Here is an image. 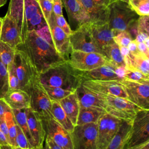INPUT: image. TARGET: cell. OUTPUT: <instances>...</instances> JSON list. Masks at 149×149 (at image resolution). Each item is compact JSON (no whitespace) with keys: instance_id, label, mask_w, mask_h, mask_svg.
<instances>
[{"instance_id":"61","label":"cell","mask_w":149,"mask_h":149,"mask_svg":"<svg viewBox=\"0 0 149 149\" xmlns=\"http://www.w3.org/2000/svg\"><path fill=\"white\" fill-rule=\"evenodd\" d=\"M49 1H52V0H49Z\"/></svg>"},{"instance_id":"28","label":"cell","mask_w":149,"mask_h":149,"mask_svg":"<svg viewBox=\"0 0 149 149\" xmlns=\"http://www.w3.org/2000/svg\"><path fill=\"white\" fill-rule=\"evenodd\" d=\"M109 115L104 114L97 122V149H106L109 144L108 140V123Z\"/></svg>"},{"instance_id":"32","label":"cell","mask_w":149,"mask_h":149,"mask_svg":"<svg viewBox=\"0 0 149 149\" xmlns=\"http://www.w3.org/2000/svg\"><path fill=\"white\" fill-rule=\"evenodd\" d=\"M5 119L8 131V144L12 147H16L15 139L17 132V124L12 110L5 114Z\"/></svg>"},{"instance_id":"54","label":"cell","mask_w":149,"mask_h":149,"mask_svg":"<svg viewBox=\"0 0 149 149\" xmlns=\"http://www.w3.org/2000/svg\"><path fill=\"white\" fill-rule=\"evenodd\" d=\"M35 149H49V148L48 146L47 145V144L45 142V144L42 147H41L40 148H35Z\"/></svg>"},{"instance_id":"2","label":"cell","mask_w":149,"mask_h":149,"mask_svg":"<svg viewBox=\"0 0 149 149\" xmlns=\"http://www.w3.org/2000/svg\"><path fill=\"white\" fill-rule=\"evenodd\" d=\"M39 81L43 85L74 91L82 84L83 79L80 71L74 69L68 61H65L40 73Z\"/></svg>"},{"instance_id":"29","label":"cell","mask_w":149,"mask_h":149,"mask_svg":"<svg viewBox=\"0 0 149 149\" xmlns=\"http://www.w3.org/2000/svg\"><path fill=\"white\" fill-rule=\"evenodd\" d=\"M106 113L105 111L100 109L80 108L76 125L97 123L100 118Z\"/></svg>"},{"instance_id":"13","label":"cell","mask_w":149,"mask_h":149,"mask_svg":"<svg viewBox=\"0 0 149 149\" xmlns=\"http://www.w3.org/2000/svg\"><path fill=\"white\" fill-rule=\"evenodd\" d=\"M46 136L62 149H73L70 134L53 118L42 119Z\"/></svg>"},{"instance_id":"49","label":"cell","mask_w":149,"mask_h":149,"mask_svg":"<svg viewBox=\"0 0 149 149\" xmlns=\"http://www.w3.org/2000/svg\"><path fill=\"white\" fill-rule=\"evenodd\" d=\"M45 142L47 144L49 149H62L61 147H59L58 146H57L55 143H54L52 141V140L47 136L45 137Z\"/></svg>"},{"instance_id":"53","label":"cell","mask_w":149,"mask_h":149,"mask_svg":"<svg viewBox=\"0 0 149 149\" xmlns=\"http://www.w3.org/2000/svg\"><path fill=\"white\" fill-rule=\"evenodd\" d=\"M9 145L8 139L5 134L0 130V146Z\"/></svg>"},{"instance_id":"11","label":"cell","mask_w":149,"mask_h":149,"mask_svg":"<svg viewBox=\"0 0 149 149\" xmlns=\"http://www.w3.org/2000/svg\"><path fill=\"white\" fill-rule=\"evenodd\" d=\"M30 108L37 113L42 119L52 118L51 113V100L39 80L31 88Z\"/></svg>"},{"instance_id":"5","label":"cell","mask_w":149,"mask_h":149,"mask_svg":"<svg viewBox=\"0 0 149 149\" xmlns=\"http://www.w3.org/2000/svg\"><path fill=\"white\" fill-rule=\"evenodd\" d=\"M96 94L105 104V111L108 114L124 121L132 122L137 113L143 109L127 98Z\"/></svg>"},{"instance_id":"27","label":"cell","mask_w":149,"mask_h":149,"mask_svg":"<svg viewBox=\"0 0 149 149\" xmlns=\"http://www.w3.org/2000/svg\"><path fill=\"white\" fill-rule=\"evenodd\" d=\"M102 55L107 61L116 69L125 68L124 58L122 55L119 47L113 42L102 48Z\"/></svg>"},{"instance_id":"12","label":"cell","mask_w":149,"mask_h":149,"mask_svg":"<svg viewBox=\"0 0 149 149\" xmlns=\"http://www.w3.org/2000/svg\"><path fill=\"white\" fill-rule=\"evenodd\" d=\"M127 98L143 109L149 110V82H136L121 79Z\"/></svg>"},{"instance_id":"33","label":"cell","mask_w":149,"mask_h":149,"mask_svg":"<svg viewBox=\"0 0 149 149\" xmlns=\"http://www.w3.org/2000/svg\"><path fill=\"white\" fill-rule=\"evenodd\" d=\"M16 48L0 40V59L8 68L13 62Z\"/></svg>"},{"instance_id":"3","label":"cell","mask_w":149,"mask_h":149,"mask_svg":"<svg viewBox=\"0 0 149 149\" xmlns=\"http://www.w3.org/2000/svg\"><path fill=\"white\" fill-rule=\"evenodd\" d=\"M6 15L15 22L22 43L28 33V22L42 13L36 0H10Z\"/></svg>"},{"instance_id":"38","label":"cell","mask_w":149,"mask_h":149,"mask_svg":"<svg viewBox=\"0 0 149 149\" xmlns=\"http://www.w3.org/2000/svg\"><path fill=\"white\" fill-rule=\"evenodd\" d=\"M113 40L119 47H127L129 44L133 40L131 34L127 31H118L115 30H114Z\"/></svg>"},{"instance_id":"42","label":"cell","mask_w":149,"mask_h":149,"mask_svg":"<svg viewBox=\"0 0 149 149\" xmlns=\"http://www.w3.org/2000/svg\"><path fill=\"white\" fill-rule=\"evenodd\" d=\"M149 17L148 16H140L137 19V34L144 33H149Z\"/></svg>"},{"instance_id":"55","label":"cell","mask_w":149,"mask_h":149,"mask_svg":"<svg viewBox=\"0 0 149 149\" xmlns=\"http://www.w3.org/2000/svg\"><path fill=\"white\" fill-rule=\"evenodd\" d=\"M2 23H3V18H2V17H0V36H1V30H2Z\"/></svg>"},{"instance_id":"22","label":"cell","mask_w":149,"mask_h":149,"mask_svg":"<svg viewBox=\"0 0 149 149\" xmlns=\"http://www.w3.org/2000/svg\"><path fill=\"white\" fill-rule=\"evenodd\" d=\"M80 108H97L105 111V104L98 95L84 87L81 84L76 90Z\"/></svg>"},{"instance_id":"18","label":"cell","mask_w":149,"mask_h":149,"mask_svg":"<svg viewBox=\"0 0 149 149\" xmlns=\"http://www.w3.org/2000/svg\"><path fill=\"white\" fill-rule=\"evenodd\" d=\"M88 16L90 23L102 24L107 23L108 8L97 4L93 0H78Z\"/></svg>"},{"instance_id":"35","label":"cell","mask_w":149,"mask_h":149,"mask_svg":"<svg viewBox=\"0 0 149 149\" xmlns=\"http://www.w3.org/2000/svg\"><path fill=\"white\" fill-rule=\"evenodd\" d=\"M128 3L139 16L149 15V0H128Z\"/></svg>"},{"instance_id":"44","label":"cell","mask_w":149,"mask_h":149,"mask_svg":"<svg viewBox=\"0 0 149 149\" xmlns=\"http://www.w3.org/2000/svg\"><path fill=\"white\" fill-rule=\"evenodd\" d=\"M52 12L55 15H62L63 3L62 0H52Z\"/></svg>"},{"instance_id":"20","label":"cell","mask_w":149,"mask_h":149,"mask_svg":"<svg viewBox=\"0 0 149 149\" xmlns=\"http://www.w3.org/2000/svg\"><path fill=\"white\" fill-rule=\"evenodd\" d=\"M90 30L95 44L101 50L104 47L115 42L113 40L114 30L109 27L108 23L102 24L90 23Z\"/></svg>"},{"instance_id":"39","label":"cell","mask_w":149,"mask_h":149,"mask_svg":"<svg viewBox=\"0 0 149 149\" xmlns=\"http://www.w3.org/2000/svg\"><path fill=\"white\" fill-rule=\"evenodd\" d=\"M7 69L8 72L9 90L19 89V81L13 62L7 68Z\"/></svg>"},{"instance_id":"60","label":"cell","mask_w":149,"mask_h":149,"mask_svg":"<svg viewBox=\"0 0 149 149\" xmlns=\"http://www.w3.org/2000/svg\"><path fill=\"white\" fill-rule=\"evenodd\" d=\"M36 1H39V0H36Z\"/></svg>"},{"instance_id":"62","label":"cell","mask_w":149,"mask_h":149,"mask_svg":"<svg viewBox=\"0 0 149 149\" xmlns=\"http://www.w3.org/2000/svg\"><path fill=\"white\" fill-rule=\"evenodd\" d=\"M0 149H1V147H0Z\"/></svg>"},{"instance_id":"15","label":"cell","mask_w":149,"mask_h":149,"mask_svg":"<svg viewBox=\"0 0 149 149\" xmlns=\"http://www.w3.org/2000/svg\"><path fill=\"white\" fill-rule=\"evenodd\" d=\"M125 68L116 69L109 63L88 71H80L85 80H120L122 79Z\"/></svg>"},{"instance_id":"10","label":"cell","mask_w":149,"mask_h":149,"mask_svg":"<svg viewBox=\"0 0 149 149\" xmlns=\"http://www.w3.org/2000/svg\"><path fill=\"white\" fill-rule=\"evenodd\" d=\"M68 61L74 69L81 72L90 70L109 63L100 53L79 51H72Z\"/></svg>"},{"instance_id":"19","label":"cell","mask_w":149,"mask_h":149,"mask_svg":"<svg viewBox=\"0 0 149 149\" xmlns=\"http://www.w3.org/2000/svg\"><path fill=\"white\" fill-rule=\"evenodd\" d=\"M0 40L14 48L22 43L19 31L15 22L6 15L3 17Z\"/></svg>"},{"instance_id":"41","label":"cell","mask_w":149,"mask_h":149,"mask_svg":"<svg viewBox=\"0 0 149 149\" xmlns=\"http://www.w3.org/2000/svg\"><path fill=\"white\" fill-rule=\"evenodd\" d=\"M16 136L15 139L16 147L22 148H28V149H33L30 144H29L26 137L24 134L23 133L22 130L17 125L16 126Z\"/></svg>"},{"instance_id":"23","label":"cell","mask_w":149,"mask_h":149,"mask_svg":"<svg viewBox=\"0 0 149 149\" xmlns=\"http://www.w3.org/2000/svg\"><path fill=\"white\" fill-rule=\"evenodd\" d=\"M125 67L127 69H133L149 76V57L138 51L131 53L123 56Z\"/></svg>"},{"instance_id":"58","label":"cell","mask_w":149,"mask_h":149,"mask_svg":"<svg viewBox=\"0 0 149 149\" xmlns=\"http://www.w3.org/2000/svg\"><path fill=\"white\" fill-rule=\"evenodd\" d=\"M17 147V149H28V148H19V147Z\"/></svg>"},{"instance_id":"4","label":"cell","mask_w":149,"mask_h":149,"mask_svg":"<svg viewBox=\"0 0 149 149\" xmlns=\"http://www.w3.org/2000/svg\"><path fill=\"white\" fill-rule=\"evenodd\" d=\"M109 15L107 23L111 29L127 31L137 23L139 16L129 3L120 0L113 1L108 6Z\"/></svg>"},{"instance_id":"34","label":"cell","mask_w":149,"mask_h":149,"mask_svg":"<svg viewBox=\"0 0 149 149\" xmlns=\"http://www.w3.org/2000/svg\"><path fill=\"white\" fill-rule=\"evenodd\" d=\"M42 86L51 101H59V100L63 99L73 92L70 90L63 89L58 87L50 86L43 84Z\"/></svg>"},{"instance_id":"46","label":"cell","mask_w":149,"mask_h":149,"mask_svg":"<svg viewBox=\"0 0 149 149\" xmlns=\"http://www.w3.org/2000/svg\"><path fill=\"white\" fill-rule=\"evenodd\" d=\"M0 130L6 137V138L8 139V127H7V125H6V123L5 122V117L0 118Z\"/></svg>"},{"instance_id":"48","label":"cell","mask_w":149,"mask_h":149,"mask_svg":"<svg viewBox=\"0 0 149 149\" xmlns=\"http://www.w3.org/2000/svg\"><path fill=\"white\" fill-rule=\"evenodd\" d=\"M137 42L134 40H132L129 44V45H127V48L129 51L131 53H136V52H137L139 51H138V49H137Z\"/></svg>"},{"instance_id":"17","label":"cell","mask_w":149,"mask_h":149,"mask_svg":"<svg viewBox=\"0 0 149 149\" xmlns=\"http://www.w3.org/2000/svg\"><path fill=\"white\" fill-rule=\"evenodd\" d=\"M29 129L33 139L34 148L44 146L46 132L42 118L30 107L24 109Z\"/></svg>"},{"instance_id":"21","label":"cell","mask_w":149,"mask_h":149,"mask_svg":"<svg viewBox=\"0 0 149 149\" xmlns=\"http://www.w3.org/2000/svg\"><path fill=\"white\" fill-rule=\"evenodd\" d=\"M3 99L11 109H24L30 105L29 94L21 89L9 90Z\"/></svg>"},{"instance_id":"31","label":"cell","mask_w":149,"mask_h":149,"mask_svg":"<svg viewBox=\"0 0 149 149\" xmlns=\"http://www.w3.org/2000/svg\"><path fill=\"white\" fill-rule=\"evenodd\" d=\"M12 111L13 112L16 124L22 130L23 133L24 134L25 136L26 137L29 144L31 146L32 148L34 149V142L29 129L27 118H26V114L24 109H12Z\"/></svg>"},{"instance_id":"43","label":"cell","mask_w":149,"mask_h":149,"mask_svg":"<svg viewBox=\"0 0 149 149\" xmlns=\"http://www.w3.org/2000/svg\"><path fill=\"white\" fill-rule=\"evenodd\" d=\"M54 16L56 24L61 29H62L64 31V32L66 33L68 36H70L73 31L71 30L70 26L66 21L63 15L57 16L54 14Z\"/></svg>"},{"instance_id":"63","label":"cell","mask_w":149,"mask_h":149,"mask_svg":"<svg viewBox=\"0 0 149 149\" xmlns=\"http://www.w3.org/2000/svg\"><path fill=\"white\" fill-rule=\"evenodd\" d=\"M113 1H115V0H113Z\"/></svg>"},{"instance_id":"8","label":"cell","mask_w":149,"mask_h":149,"mask_svg":"<svg viewBox=\"0 0 149 149\" xmlns=\"http://www.w3.org/2000/svg\"><path fill=\"white\" fill-rule=\"evenodd\" d=\"M148 141H149V110L141 109L137 113L132 122L130 136L125 148L141 144Z\"/></svg>"},{"instance_id":"25","label":"cell","mask_w":149,"mask_h":149,"mask_svg":"<svg viewBox=\"0 0 149 149\" xmlns=\"http://www.w3.org/2000/svg\"><path fill=\"white\" fill-rule=\"evenodd\" d=\"M58 102L74 126H76L80 105L76 91H73Z\"/></svg>"},{"instance_id":"30","label":"cell","mask_w":149,"mask_h":149,"mask_svg":"<svg viewBox=\"0 0 149 149\" xmlns=\"http://www.w3.org/2000/svg\"><path fill=\"white\" fill-rule=\"evenodd\" d=\"M51 113L52 118L66 130L69 133H71L74 126L66 116L59 102L57 101H51Z\"/></svg>"},{"instance_id":"40","label":"cell","mask_w":149,"mask_h":149,"mask_svg":"<svg viewBox=\"0 0 149 149\" xmlns=\"http://www.w3.org/2000/svg\"><path fill=\"white\" fill-rule=\"evenodd\" d=\"M42 15L47 24H48L52 13V3L49 0H39L37 1Z\"/></svg>"},{"instance_id":"9","label":"cell","mask_w":149,"mask_h":149,"mask_svg":"<svg viewBox=\"0 0 149 149\" xmlns=\"http://www.w3.org/2000/svg\"><path fill=\"white\" fill-rule=\"evenodd\" d=\"M72 51L97 52L102 55V50L95 44L91 34L90 23L79 26L69 36Z\"/></svg>"},{"instance_id":"26","label":"cell","mask_w":149,"mask_h":149,"mask_svg":"<svg viewBox=\"0 0 149 149\" xmlns=\"http://www.w3.org/2000/svg\"><path fill=\"white\" fill-rule=\"evenodd\" d=\"M132 122L123 120L118 131L106 149H124L129 139Z\"/></svg>"},{"instance_id":"36","label":"cell","mask_w":149,"mask_h":149,"mask_svg":"<svg viewBox=\"0 0 149 149\" xmlns=\"http://www.w3.org/2000/svg\"><path fill=\"white\" fill-rule=\"evenodd\" d=\"M123 79L136 82H149V76L146 75L139 71L127 69L125 67Z\"/></svg>"},{"instance_id":"52","label":"cell","mask_w":149,"mask_h":149,"mask_svg":"<svg viewBox=\"0 0 149 149\" xmlns=\"http://www.w3.org/2000/svg\"><path fill=\"white\" fill-rule=\"evenodd\" d=\"M94 2H95L97 4L104 6V7H108L109 4H111L113 0H93Z\"/></svg>"},{"instance_id":"45","label":"cell","mask_w":149,"mask_h":149,"mask_svg":"<svg viewBox=\"0 0 149 149\" xmlns=\"http://www.w3.org/2000/svg\"><path fill=\"white\" fill-rule=\"evenodd\" d=\"M11 110L12 109L4 100L0 98V118H4L5 114Z\"/></svg>"},{"instance_id":"1","label":"cell","mask_w":149,"mask_h":149,"mask_svg":"<svg viewBox=\"0 0 149 149\" xmlns=\"http://www.w3.org/2000/svg\"><path fill=\"white\" fill-rule=\"evenodd\" d=\"M16 48L27 55L39 74L65 61L54 47L48 25L29 31L24 41Z\"/></svg>"},{"instance_id":"56","label":"cell","mask_w":149,"mask_h":149,"mask_svg":"<svg viewBox=\"0 0 149 149\" xmlns=\"http://www.w3.org/2000/svg\"><path fill=\"white\" fill-rule=\"evenodd\" d=\"M7 0H0V7L3 6L6 2Z\"/></svg>"},{"instance_id":"14","label":"cell","mask_w":149,"mask_h":149,"mask_svg":"<svg viewBox=\"0 0 149 149\" xmlns=\"http://www.w3.org/2000/svg\"><path fill=\"white\" fill-rule=\"evenodd\" d=\"M82 84L96 94L127 98L120 80H85Z\"/></svg>"},{"instance_id":"50","label":"cell","mask_w":149,"mask_h":149,"mask_svg":"<svg viewBox=\"0 0 149 149\" xmlns=\"http://www.w3.org/2000/svg\"><path fill=\"white\" fill-rule=\"evenodd\" d=\"M148 37H149L148 34L144 33H140L137 34L134 40L137 42H143Z\"/></svg>"},{"instance_id":"16","label":"cell","mask_w":149,"mask_h":149,"mask_svg":"<svg viewBox=\"0 0 149 149\" xmlns=\"http://www.w3.org/2000/svg\"><path fill=\"white\" fill-rule=\"evenodd\" d=\"M48 26L50 30L52 40L55 48L63 58L68 61L69 54L72 51L69 36L56 24L53 12Z\"/></svg>"},{"instance_id":"37","label":"cell","mask_w":149,"mask_h":149,"mask_svg":"<svg viewBox=\"0 0 149 149\" xmlns=\"http://www.w3.org/2000/svg\"><path fill=\"white\" fill-rule=\"evenodd\" d=\"M8 91L9 81L8 69L0 59V98H3Z\"/></svg>"},{"instance_id":"59","label":"cell","mask_w":149,"mask_h":149,"mask_svg":"<svg viewBox=\"0 0 149 149\" xmlns=\"http://www.w3.org/2000/svg\"><path fill=\"white\" fill-rule=\"evenodd\" d=\"M120 1H125V2H128V0H120Z\"/></svg>"},{"instance_id":"47","label":"cell","mask_w":149,"mask_h":149,"mask_svg":"<svg viewBox=\"0 0 149 149\" xmlns=\"http://www.w3.org/2000/svg\"><path fill=\"white\" fill-rule=\"evenodd\" d=\"M137 46L138 51L139 52L145 54L146 56L149 57V48L146 47L144 42H137Z\"/></svg>"},{"instance_id":"57","label":"cell","mask_w":149,"mask_h":149,"mask_svg":"<svg viewBox=\"0 0 149 149\" xmlns=\"http://www.w3.org/2000/svg\"><path fill=\"white\" fill-rule=\"evenodd\" d=\"M11 149H17L16 147H12L11 146Z\"/></svg>"},{"instance_id":"24","label":"cell","mask_w":149,"mask_h":149,"mask_svg":"<svg viewBox=\"0 0 149 149\" xmlns=\"http://www.w3.org/2000/svg\"><path fill=\"white\" fill-rule=\"evenodd\" d=\"M69 19L78 24V27L90 23L88 16L83 9L78 0H62Z\"/></svg>"},{"instance_id":"6","label":"cell","mask_w":149,"mask_h":149,"mask_svg":"<svg viewBox=\"0 0 149 149\" xmlns=\"http://www.w3.org/2000/svg\"><path fill=\"white\" fill-rule=\"evenodd\" d=\"M13 63L19 81V89L29 93L33 84L39 80V73L27 55L16 49Z\"/></svg>"},{"instance_id":"51","label":"cell","mask_w":149,"mask_h":149,"mask_svg":"<svg viewBox=\"0 0 149 149\" xmlns=\"http://www.w3.org/2000/svg\"><path fill=\"white\" fill-rule=\"evenodd\" d=\"M125 149H149V141H146L141 144L134 146L130 147H127Z\"/></svg>"},{"instance_id":"7","label":"cell","mask_w":149,"mask_h":149,"mask_svg":"<svg viewBox=\"0 0 149 149\" xmlns=\"http://www.w3.org/2000/svg\"><path fill=\"white\" fill-rule=\"evenodd\" d=\"M70 134L73 149H97V123L76 125Z\"/></svg>"}]
</instances>
